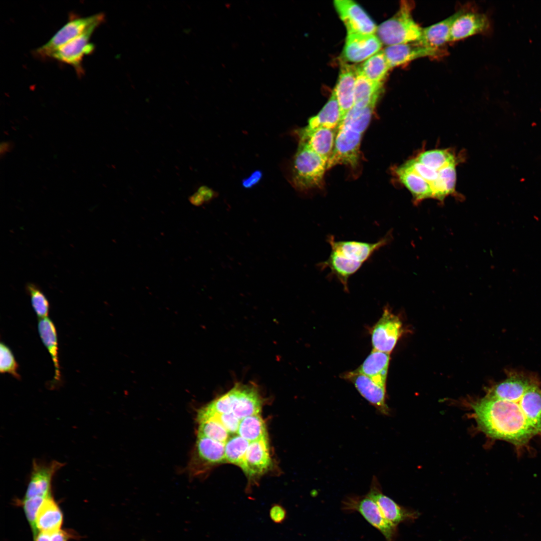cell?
Masks as SVG:
<instances>
[{
    "mask_svg": "<svg viewBox=\"0 0 541 541\" xmlns=\"http://www.w3.org/2000/svg\"><path fill=\"white\" fill-rule=\"evenodd\" d=\"M76 537L72 531L62 530L53 532L39 531L34 536V541H69Z\"/></svg>",
    "mask_w": 541,
    "mask_h": 541,
    "instance_id": "obj_37",
    "label": "cell"
},
{
    "mask_svg": "<svg viewBox=\"0 0 541 541\" xmlns=\"http://www.w3.org/2000/svg\"><path fill=\"white\" fill-rule=\"evenodd\" d=\"M383 82L370 80L365 77L357 67L355 84L354 107L363 108L376 105L381 92Z\"/></svg>",
    "mask_w": 541,
    "mask_h": 541,
    "instance_id": "obj_26",
    "label": "cell"
},
{
    "mask_svg": "<svg viewBox=\"0 0 541 541\" xmlns=\"http://www.w3.org/2000/svg\"><path fill=\"white\" fill-rule=\"evenodd\" d=\"M334 5L348 34H375L377 27L358 4L351 0H336Z\"/></svg>",
    "mask_w": 541,
    "mask_h": 541,
    "instance_id": "obj_11",
    "label": "cell"
},
{
    "mask_svg": "<svg viewBox=\"0 0 541 541\" xmlns=\"http://www.w3.org/2000/svg\"><path fill=\"white\" fill-rule=\"evenodd\" d=\"M64 463L53 460L45 463L33 460L27 490L23 498L46 499L52 495V482L56 473Z\"/></svg>",
    "mask_w": 541,
    "mask_h": 541,
    "instance_id": "obj_10",
    "label": "cell"
},
{
    "mask_svg": "<svg viewBox=\"0 0 541 541\" xmlns=\"http://www.w3.org/2000/svg\"><path fill=\"white\" fill-rule=\"evenodd\" d=\"M363 134L344 125H339L333 153L328 160L327 169L344 164L355 167L358 163Z\"/></svg>",
    "mask_w": 541,
    "mask_h": 541,
    "instance_id": "obj_7",
    "label": "cell"
},
{
    "mask_svg": "<svg viewBox=\"0 0 541 541\" xmlns=\"http://www.w3.org/2000/svg\"><path fill=\"white\" fill-rule=\"evenodd\" d=\"M402 332V324L399 317L385 308L372 331L373 349L390 354Z\"/></svg>",
    "mask_w": 541,
    "mask_h": 541,
    "instance_id": "obj_9",
    "label": "cell"
},
{
    "mask_svg": "<svg viewBox=\"0 0 541 541\" xmlns=\"http://www.w3.org/2000/svg\"><path fill=\"white\" fill-rule=\"evenodd\" d=\"M382 46L375 34H349L345 41L343 57L350 62H360L379 52Z\"/></svg>",
    "mask_w": 541,
    "mask_h": 541,
    "instance_id": "obj_16",
    "label": "cell"
},
{
    "mask_svg": "<svg viewBox=\"0 0 541 541\" xmlns=\"http://www.w3.org/2000/svg\"><path fill=\"white\" fill-rule=\"evenodd\" d=\"M412 1L401 2L397 13L377 27V36L387 46L419 41L422 28L414 19Z\"/></svg>",
    "mask_w": 541,
    "mask_h": 541,
    "instance_id": "obj_3",
    "label": "cell"
},
{
    "mask_svg": "<svg viewBox=\"0 0 541 541\" xmlns=\"http://www.w3.org/2000/svg\"><path fill=\"white\" fill-rule=\"evenodd\" d=\"M343 509L350 512H358L378 529L387 541H393L396 526L385 517L376 502L367 494L346 497L343 502Z\"/></svg>",
    "mask_w": 541,
    "mask_h": 541,
    "instance_id": "obj_6",
    "label": "cell"
},
{
    "mask_svg": "<svg viewBox=\"0 0 541 541\" xmlns=\"http://www.w3.org/2000/svg\"><path fill=\"white\" fill-rule=\"evenodd\" d=\"M197 192L203 196L205 203L209 202L214 196L213 191L206 186H200L198 188Z\"/></svg>",
    "mask_w": 541,
    "mask_h": 541,
    "instance_id": "obj_40",
    "label": "cell"
},
{
    "mask_svg": "<svg viewBox=\"0 0 541 541\" xmlns=\"http://www.w3.org/2000/svg\"><path fill=\"white\" fill-rule=\"evenodd\" d=\"M327 162L305 144L299 142L293 165L294 185L302 191L320 187L327 169Z\"/></svg>",
    "mask_w": 541,
    "mask_h": 541,
    "instance_id": "obj_4",
    "label": "cell"
},
{
    "mask_svg": "<svg viewBox=\"0 0 541 541\" xmlns=\"http://www.w3.org/2000/svg\"><path fill=\"white\" fill-rule=\"evenodd\" d=\"M358 68L368 79L379 82H382L391 69L383 50L367 59Z\"/></svg>",
    "mask_w": 541,
    "mask_h": 541,
    "instance_id": "obj_29",
    "label": "cell"
},
{
    "mask_svg": "<svg viewBox=\"0 0 541 541\" xmlns=\"http://www.w3.org/2000/svg\"><path fill=\"white\" fill-rule=\"evenodd\" d=\"M391 232L375 242L355 240H336L332 235L327 237L331 251L328 259L318 264L324 270L330 269L329 277H335L348 291L349 278L355 274L363 264L381 248L392 240Z\"/></svg>",
    "mask_w": 541,
    "mask_h": 541,
    "instance_id": "obj_2",
    "label": "cell"
},
{
    "mask_svg": "<svg viewBox=\"0 0 541 541\" xmlns=\"http://www.w3.org/2000/svg\"><path fill=\"white\" fill-rule=\"evenodd\" d=\"M524 415L537 433L541 435V388L536 379L519 399Z\"/></svg>",
    "mask_w": 541,
    "mask_h": 541,
    "instance_id": "obj_22",
    "label": "cell"
},
{
    "mask_svg": "<svg viewBox=\"0 0 541 541\" xmlns=\"http://www.w3.org/2000/svg\"><path fill=\"white\" fill-rule=\"evenodd\" d=\"M520 398L509 401L486 395L473 402L471 406L478 428L491 438L515 445L526 444L538 434L526 418Z\"/></svg>",
    "mask_w": 541,
    "mask_h": 541,
    "instance_id": "obj_1",
    "label": "cell"
},
{
    "mask_svg": "<svg viewBox=\"0 0 541 541\" xmlns=\"http://www.w3.org/2000/svg\"><path fill=\"white\" fill-rule=\"evenodd\" d=\"M461 11L462 10H460L439 22L423 28L421 38L419 42L427 47L440 49L441 47L450 42L452 24Z\"/></svg>",
    "mask_w": 541,
    "mask_h": 541,
    "instance_id": "obj_24",
    "label": "cell"
},
{
    "mask_svg": "<svg viewBox=\"0 0 541 541\" xmlns=\"http://www.w3.org/2000/svg\"><path fill=\"white\" fill-rule=\"evenodd\" d=\"M249 443L238 435L229 438L225 443V461L242 469Z\"/></svg>",
    "mask_w": 541,
    "mask_h": 541,
    "instance_id": "obj_32",
    "label": "cell"
},
{
    "mask_svg": "<svg viewBox=\"0 0 541 541\" xmlns=\"http://www.w3.org/2000/svg\"><path fill=\"white\" fill-rule=\"evenodd\" d=\"M18 364L14 355L10 349L5 343L0 344V372L1 373H8L17 379H20L18 373Z\"/></svg>",
    "mask_w": 541,
    "mask_h": 541,
    "instance_id": "obj_36",
    "label": "cell"
},
{
    "mask_svg": "<svg viewBox=\"0 0 541 541\" xmlns=\"http://www.w3.org/2000/svg\"><path fill=\"white\" fill-rule=\"evenodd\" d=\"M95 29H92L58 48L50 56L51 58L73 66L77 74H84L82 61L85 56L91 54L95 46L89 42Z\"/></svg>",
    "mask_w": 541,
    "mask_h": 541,
    "instance_id": "obj_12",
    "label": "cell"
},
{
    "mask_svg": "<svg viewBox=\"0 0 541 541\" xmlns=\"http://www.w3.org/2000/svg\"><path fill=\"white\" fill-rule=\"evenodd\" d=\"M338 128H319L309 130L305 128L298 132L300 141L327 161L335 145Z\"/></svg>",
    "mask_w": 541,
    "mask_h": 541,
    "instance_id": "obj_20",
    "label": "cell"
},
{
    "mask_svg": "<svg viewBox=\"0 0 541 541\" xmlns=\"http://www.w3.org/2000/svg\"><path fill=\"white\" fill-rule=\"evenodd\" d=\"M383 51L391 69L421 58L441 56L443 52L419 41L387 46Z\"/></svg>",
    "mask_w": 541,
    "mask_h": 541,
    "instance_id": "obj_14",
    "label": "cell"
},
{
    "mask_svg": "<svg viewBox=\"0 0 541 541\" xmlns=\"http://www.w3.org/2000/svg\"><path fill=\"white\" fill-rule=\"evenodd\" d=\"M198 422L197 437H207L224 444L228 439L229 433L216 420L208 418Z\"/></svg>",
    "mask_w": 541,
    "mask_h": 541,
    "instance_id": "obj_33",
    "label": "cell"
},
{
    "mask_svg": "<svg viewBox=\"0 0 541 541\" xmlns=\"http://www.w3.org/2000/svg\"><path fill=\"white\" fill-rule=\"evenodd\" d=\"M342 377L353 383L361 396L379 413L383 415L389 414L386 401V387L379 385L356 370L346 373Z\"/></svg>",
    "mask_w": 541,
    "mask_h": 541,
    "instance_id": "obj_15",
    "label": "cell"
},
{
    "mask_svg": "<svg viewBox=\"0 0 541 541\" xmlns=\"http://www.w3.org/2000/svg\"><path fill=\"white\" fill-rule=\"evenodd\" d=\"M237 434L249 442L267 437L264 422L259 414L248 416L241 419Z\"/></svg>",
    "mask_w": 541,
    "mask_h": 541,
    "instance_id": "obj_30",
    "label": "cell"
},
{
    "mask_svg": "<svg viewBox=\"0 0 541 541\" xmlns=\"http://www.w3.org/2000/svg\"><path fill=\"white\" fill-rule=\"evenodd\" d=\"M63 522V513L53 496L46 499L36 514L35 524L37 533L59 530Z\"/></svg>",
    "mask_w": 541,
    "mask_h": 541,
    "instance_id": "obj_25",
    "label": "cell"
},
{
    "mask_svg": "<svg viewBox=\"0 0 541 541\" xmlns=\"http://www.w3.org/2000/svg\"><path fill=\"white\" fill-rule=\"evenodd\" d=\"M367 494L376 502L385 517L395 526L409 516L404 509L382 492L376 477H373L370 490Z\"/></svg>",
    "mask_w": 541,
    "mask_h": 541,
    "instance_id": "obj_21",
    "label": "cell"
},
{
    "mask_svg": "<svg viewBox=\"0 0 541 541\" xmlns=\"http://www.w3.org/2000/svg\"><path fill=\"white\" fill-rule=\"evenodd\" d=\"M105 20V15L100 13L86 17L70 19L45 44L36 50L40 57L49 58L56 49L92 29H96Z\"/></svg>",
    "mask_w": 541,
    "mask_h": 541,
    "instance_id": "obj_5",
    "label": "cell"
},
{
    "mask_svg": "<svg viewBox=\"0 0 541 541\" xmlns=\"http://www.w3.org/2000/svg\"><path fill=\"white\" fill-rule=\"evenodd\" d=\"M211 418L218 422L229 433H237L240 420L233 413L219 414L208 411L204 407L200 409L197 415L198 422Z\"/></svg>",
    "mask_w": 541,
    "mask_h": 541,
    "instance_id": "obj_34",
    "label": "cell"
},
{
    "mask_svg": "<svg viewBox=\"0 0 541 541\" xmlns=\"http://www.w3.org/2000/svg\"><path fill=\"white\" fill-rule=\"evenodd\" d=\"M268 437L249 443L242 469L249 476L260 475L271 465Z\"/></svg>",
    "mask_w": 541,
    "mask_h": 541,
    "instance_id": "obj_19",
    "label": "cell"
},
{
    "mask_svg": "<svg viewBox=\"0 0 541 541\" xmlns=\"http://www.w3.org/2000/svg\"><path fill=\"white\" fill-rule=\"evenodd\" d=\"M262 173L260 170L253 172L248 177L242 181V185L245 188H250L257 184L261 180Z\"/></svg>",
    "mask_w": 541,
    "mask_h": 541,
    "instance_id": "obj_39",
    "label": "cell"
},
{
    "mask_svg": "<svg viewBox=\"0 0 541 541\" xmlns=\"http://www.w3.org/2000/svg\"><path fill=\"white\" fill-rule=\"evenodd\" d=\"M375 106L372 105L363 108L353 106L339 125L345 126L363 134L369 125Z\"/></svg>",
    "mask_w": 541,
    "mask_h": 541,
    "instance_id": "obj_31",
    "label": "cell"
},
{
    "mask_svg": "<svg viewBox=\"0 0 541 541\" xmlns=\"http://www.w3.org/2000/svg\"><path fill=\"white\" fill-rule=\"evenodd\" d=\"M357 76V67L342 64L337 83L334 90L339 106L341 122L354 106Z\"/></svg>",
    "mask_w": 541,
    "mask_h": 541,
    "instance_id": "obj_18",
    "label": "cell"
},
{
    "mask_svg": "<svg viewBox=\"0 0 541 541\" xmlns=\"http://www.w3.org/2000/svg\"><path fill=\"white\" fill-rule=\"evenodd\" d=\"M389 360L390 354L373 349L355 370L386 387Z\"/></svg>",
    "mask_w": 541,
    "mask_h": 541,
    "instance_id": "obj_23",
    "label": "cell"
},
{
    "mask_svg": "<svg viewBox=\"0 0 541 541\" xmlns=\"http://www.w3.org/2000/svg\"><path fill=\"white\" fill-rule=\"evenodd\" d=\"M269 516L273 522L281 523L286 518L287 511L282 505L274 504L269 510Z\"/></svg>",
    "mask_w": 541,
    "mask_h": 541,
    "instance_id": "obj_38",
    "label": "cell"
},
{
    "mask_svg": "<svg viewBox=\"0 0 541 541\" xmlns=\"http://www.w3.org/2000/svg\"><path fill=\"white\" fill-rule=\"evenodd\" d=\"M225 461V444L204 437H197L188 470L192 476L200 474L213 465Z\"/></svg>",
    "mask_w": 541,
    "mask_h": 541,
    "instance_id": "obj_8",
    "label": "cell"
},
{
    "mask_svg": "<svg viewBox=\"0 0 541 541\" xmlns=\"http://www.w3.org/2000/svg\"><path fill=\"white\" fill-rule=\"evenodd\" d=\"M488 17L484 14L462 10L451 29L450 42L461 40L486 31L489 27Z\"/></svg>",
    "mask_w": 541,
    "mask_h": 541,
    "instance_id": "obj_17",
    "label": "cell"
},
{
    "mask_svg": "<svg viewBox=\"0 0 541 541\" xmlns=\"http://www.w3.org/2000/svg\"><path fill=\"white\" fill-rule=\"evenodd\" d=\"M340 122L339 106L333 90L327 103L316 115L309 119L308 124L305 128L309 130L319 128L337 129Z\"/></svg>",
    "mask_w": 541,
    "mask_h": 541,
    "instance_id": "obj_27",
    "label": "cell"
},
{
    "mask_svg": "<svg viewBox=\"0 0 541 541\" xmlns=\"http://www.w3.org/2000/svg\"><path fill=\"white\" fill-rule=\"evenodd\" d=\"M26 290L30 297L32 307L37 316L39 319L47 317L50 305L40 288L34 283H28L26 285Z\"/></svg>",
    "mask_w": 541,
    "mask_h": 541,
    "instance_id": "obj_35",
    "label": "cell"
},
{
    "mask_svg": "<svg viewBox=\"0 0 541 541\" xmlns=\"http://www.w3.org/2000/svg\"><path fill=\"white\" fill-rule=\"evenodd\" d=\"M229 391L231 396L232 413L239 420L259 414L262 399L255 385L236 383Z\"/></svg>",
    "mask_w": 541,
    "mask_h": 541,
    "instance_id": "obj_13",
    "label": "cell"
},
{
    "mask_svg": "<svg viewBox=\"0 0 541 541\" xmlns=\"http://www.w3.org/2000/svg\"><path fill=\"white\" fill-rule=\"evenodd\" d=\"M38 330L44 345L52 358L55 368L54 379L59 381L61 373L58 359V344L56 329L52 320L48 318L39 319Z\"/></svg>",
    "mask_w": 541,
    "mask_h": 541,
    "instance_id": "obj_28",
    "label": "cell"
},
{
    "mask_svg": "<svg viewBox=\"0 0 541 541\" xmlns=\"http://www.w3.org/2000/svg\"><path fill=\"white\" fill-rule=\"evenodd\" d=\"M188 200L195 206H201L205 203L203 196L197 191L188 197Z\"/></svg>",
    "mask_w": 541,
    "mask_h": 541,
    "instance_id": "obj_41",
    "label": "cell"
}]
</instances>
